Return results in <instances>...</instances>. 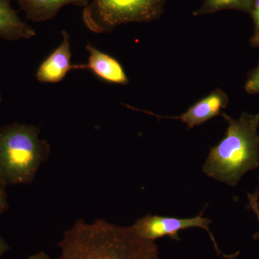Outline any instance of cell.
Listing matches in <instances>:
<instances>
[{"label":"cell","instance_id":"obj_12","mask_svg":"<svg viewBox=\"0 0 259 259\" xmlns=\"http://www.w3.org/2000/svg\"><path fill=\"white\" fill-rule=\"evenodd\" d=\"M244 88L247 93L250 95H259V61L256 67L248 74Z\"/></svg>","mask_w":259,"mask_h":259},{"label":"cell","instance_id":"obj_17","mask_svg":"<svg viewBox=\"0 0 259 259\" xmlns=\"http://www.w3.org/2000/svg\"><path fill=\"white\" fill-rule=\"evenodd\" d=\"M27 259H52L45 252H39L35 255H32Z\"/></svg>","mask_w":259,"mask_h":259},{"label":"cell","instance_id":"obj_7","mask_svg":"<svg viewBox=\"0 0 259 259\" xmlns=\"http://www.w3.org/2000/svg\"><path fill=\"white\" fill-rule=\"evenodd\" d=\"M228 102L229 99L227 94L221 89H217L180 116L167 117L158 116L150 112L148 113L159 118L180 120L187 124L189 129H192L195 126L202 125L215 116L221 115V111L228 106Z\"/></svg>","mask_w":259,"mask_h":259},{"label":"cell","instance_id":"obj_11","mask_svg":"<svg viewBox=\"0 0 259 259\" xmlns=\"http://www.w3.org/2000/svg\"><path fill=\"white\" fill-rule=\"evenodd\" d=\"M253 3V0H204L194 15L200 16L224 10H239L249 14Z\"/></svg>","mask_w":259,"mask_h":259},{"label":"cell","instance_id":"obj_14","mask_svg":"<svg viewBox=\"0 0 259 259\" xmlns=\"http://www.w3.org/2000/svg\"><path fill=\"white\" fill-rule=\"evenodd\" d=\"M6 187L3 181L0 180V214L6 212L9 208L7 197Z\"/></svg>","mask_w":259,"mask_h":259},{"label":"cell","instance_id":"obj_13","mask_svg":"<svg viewBox=\"0 0 259 259\" xmlns=\"http://www.w3.org/2000/svg\"><path fill=\"white\" fill-rule=\"evenodd\" d=\"M247 196H248V207L254 213L255 215L256 216L257 221L259 223L258 190H257L253 193L248 192ZM253 238L255 241H259V232L253 234Z\"/></svg>","mask_w":259,"mask_h":259},{"label":"cell","instance_id":"obj_15","mask_svg":"<svg viewBox=\"0 0 259 259\" xmlns=\"http://www.w3.org/2000/svg\"><path fill=\"white\" fill-rule=\"evenodd\" d=\"M249 14L254 24V33L259 32V0H253Z\"/></svg>","mask_w":259,"mask_h":259},{"label":"cell","instance_id":"obj_20","mask_svg":"<svg viewBox=\"0 0 259 259\" xmlns=\"http://www.w3.org/2000/svg\"><path fill=\"white\" fill-rule=\"evenodd\" d=\"M236 257H234V258H232V259H236Z\"/></svg>","mask_w":259,"mask_h":259},{"label":"cell","instance_id":"obj_8","mask_svg":"<svg viewBox=\"0 0 259 259\" xmlns=\"http://www.w3.org/2000/svg\"><path fill=\"white\" fill-rule=\"evenodd\" d=\"M89 53L88 64L82 69H90L97 77L106 82L126 85L129 79L122 65L112 56L102 52L92 44L86 45Z\"/></svg>","mask_w":259,"mask_h":259},{"label":"cell","instance_id":"obj_9","mask_svg":"<svg viewBox=\"0 0 259 259\" xmlns=\"http://www.w3.org/2000/svg\"><path fill=\"white\" fill-rule=\"evenodd\" d=\"M28 20L33 22H45L52 20L61 8L73 5L86 8L90 0H17Z\"/></svg>","mask_w":259,"mask_h":259},{"label":"cell","instance_id":"obj_16","mask_svg":"<svg viewBox=\"0 0 259 259\" xmlns=\"http://www.w3.org/2000/svg\"><path fill=\"white\" fill-rule=\"evenodd\" d=\"M9 249L10 247L7 244L6 242L5 241V240L3 239V238L0 237V258H1L2 255L4 254L7 250Z\"/></svg>","mask_w":259,"mask_h":259},{"label":"cell","instance_id":"obj_4","mask_svg":"<svg viewBox=\"0 0 259 259\" xmlns=\"http://www.w3.org/2000/svg\"><path fill=\"white\" fill-rule=\"evenodd\" d=\"M165 0H93L83 8L85 26L95 33H106L131 23H146L161 15Z\"/></svg>","mask_w":259,"mask_h":259},{"label":"cell","instance_id":"obj_10","mask_svg":"<svg viewBox=\"0 0 259 259\" xmlns=\"http://www.w3.org/2000/svg\"><path fill=\"white\" fill-rule=\"evenodd\" d=\"M36 32L13 9L11 0H0V38L7 40L32 38Z\"/></svg>","mask_w":259,"mask_h":259},{"label":"cell","instance_id":"obj_6","mask_svg":"<svg viewBox=\"0 0 259 259\" xmlns=\"http://www.w3.org/2000/svg\"><path fill=\"white\" fill-rule=\"evenodd\" d=\"M62 42L53 51L37 70V80L41 83L60 82L71 70L76 69V65L71 64V39L66 30L61 31Z\"/></svg>","mask_w":259,"mask_h":259},{"label":"cell","instance_id":"obj_1","mask_svg":"<svg viewBox=\"0 0 259 259\" xmlns=\"http://www.w3.org/2000/svg\"><path fill=\"white\" fill-rule=\"evenodd\" d=\"M59 259H159L158 245L138 236L131 226L97 219L76 221L58 244Z\"/></svg>","mask_w":259,"mask_h":259},{"label":"cell","instance_id":"obj_5","mask_svg":"<svg viewBox=\"0 0 259 259\" xmlns=\"http://www.w3.org/2000/svg\"><path fill=\"white\" fill-rule=\"evenodd\" d=\"M211 223L212 221L208 218L202 217V212L192 218L163 217L148 214L137 220L131 228L140 238L153 242L163 237H168L174 241H180L179 233L180 231L190 228H202L208 233L218 255H223L225 258L229 259L231 255L223 254L218 248L214 236L209 231Z\"/></svg>","mask_w":259,"mask_h":259},{"label":"cell","instance_id":"obj_18","mask_svg":"<svg viewBox=\"0 0 259 259\" xmlns=\"http://www.w3.org/2000/svg\"><path fill=\"white\" fill-rule=\"evenodd\" d=\"M250 42L252 47H259V32L253 34V36L250 38Z\"/></svg>","mask_w":259,"mask_h":259},{"label":"cell","instance_id":"obj_19","mask_svg":"<svg viewBox=\"0 0 259 259\" xmlns=\"http://www.w3.org/2000/svg\"><path fill=\"white\" fill-rule=\"evenodd\" d=\"M2 102V95L1 94H0V103H1Z\"/></svg>","mask_w":259,"mask_h":259},{"label":"cell","instance_id":"obj_3","mask_svg":"<svg viewBox=\"0 0 259 259\" xmlns=\"http://www.w3.org/2000/svg\"><path fill=\"white\" fill-rule=\"evenodd\" d=\"M38 127L9 124L0 128V180L6 185H29L50 155V145L39 138Z\"/></svg>","mask_w":259,"mask_h":259},{"label":"cell","instance_id":"obj_2","mask_svg":"<svg viewBox=\"0 0 259 259\" xmlns=\"http://www.w3.org/2000/svg\"><path fill=\"white\" fill-rule=\"evenodd\" d=\"M228 122L226 136L210 148L202 171L207 177L236 187L245 173L259 166V113L243 112L238 119L221 113Z\"/></svg>","mask_w":259,"mask_h":259}]
</instances>
